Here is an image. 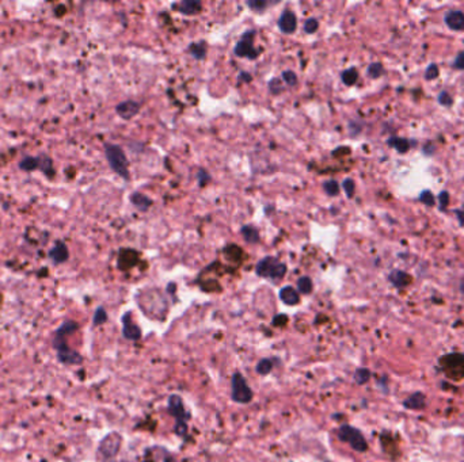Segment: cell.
Here are the masks:
<instances>
[{
  "mask_svg": "<svg viewBox=\"0 0 464 462\" xmlns=\"http://www.w3.org/2000/svg\"><path fill=\"white\" fill-rule=\"evenodd\" d=\"M444 22L451 30L461 32L464 30V12L460 10H449L445 14Z\"/></svg>",
  "mask_w": 464,
  "mask_h": 462,
  "instance_id": "8fae6325",
  "label": "cell"
},
{
  "mask_svg": "<svg viewBox=\"0 0 464 462\" xmlns=\"http://www.w3.org/2000/svg\"><path fill=\"white\" fill-rule=\"evenodd\" d=\"M167 409L173 418L175 419L174 432L181 438H186L187 435V420L190 419V412L186 411L183 405V400L179 395H170L167 400Z\"/></svg>",
  "mask_w": 464,
  "mask_h": 462,
  "instance_id": "6da1fadb",
  "label": "cell"
},
{
  "mask_svg": "<svg viewBox=\"0 0 464 462\" xmlns=\"http://www.w3.org/2000/svg\"><path fill=\"white\" fill-rule=\"evenodd\" d=\"M269 90H270V92H272V94L278 95V94H281V92L284 91V86H282V83L278 79H273V80H270Z\"/></svg>",
  "mask_w": 464,
  "mask_h": 462,
  "instance_id": "74e56055",
  "label": "cell"
},
{
  "mask_svg": "<svg viewBox=\"0 0 464 462\" xmlns=\"http://www.w3.org/2000/svg\"><path fill=\"white\" fill-rule=\"evenodd\" d=\"M282 80L285 82L286 86H289V87H294L298 84V76L295 73L294 71H284L282 72Z\"/></svg>",
  "mask_w": 464,
  "mask_h": 462,
  "instance_id": "836d02e7",
  "label": "cell"
},
{
  "mask_svg": "<svg viewBox=\"0 0 464 462\" xmlns=\"http://www.w3.org/2000/svg\"><path fill=\"white\" fill-rule=\"evenodd\" d=\"M455 213H456L457 218H459V222H460L461 225H463L464 224V210H456Z\"/></svg>",
  "mask_w": 464,
  "mask_h": 462,
  "instance_id": "bcb514c9",
  "label": "cell"
},
{
  "mask_svg": "<svg viewBox=\"0 0 464 462\" xmlns=\"http://www.w3.org/2000/svg\"><path fill=\"white\" fill-rule=\"evenodd\" d=\"M342 187H344V190H345V193L348 197L353 198L354 191H356V185H354V182L352 181V179H345L344 183H342Z\"/></svg>",
  "mask_w": 464,
  "mask_h": 462,
  "instance_id": "8d00e7d4",
  "label": "cell"
},
{
  "mask_svg": "<svg viewBox=\"0 0 464 462\" xmlns=\"http://www.w3.org/2000/svg\"><path fill=\"white\" fill-rule=\"evenodd\" d=\"M296 26H298L296 15L292 11H289V10H285L281 14V16H280V19H278V28H280V30L282 33H285V34H290V33H294L296 30Z\"/></svg>",
  "mask_w": 464,
  "mask_h": 462,
  "instance_id": "4fadbf2b",
  "label": "cell"
},
{
  "mask_svg": "<svg viewBox=\"0 0 464 462\" xmlns=\"http://www.w3.org/2000/svg\"><path fill=\"white\" fill-rule=\"evenodd\" d=\"M107 321V313L105 311V308L100 306V308H96L95 313H94V317H92V324L98 327V325H102Z\"/></svg>",
  "mask_w": 464,
  "mask_h": 462,
  "instance_id": "4dcf8cb0",
  "label": "cell"
},
{
  "mask_svg": "<svg viewBox=\"0 0 464 462\" xmlns=\"http://www.w3.org/2000/svg\"><path fill=\"white\" fill-rule=\"evenodd\" d=\"M388 279H389V282L395 286V288L403 289L411 284L412 278H411V275L406 273V271H402V270H394L393 273L389 274Z\"/></svg>",
  "mask_w": 464,
  "mask_h": 462,
  "instance_id": "ac0fdd59",
  "label": "cell"
},
{
  "mask_svg": "<svg viewBox=\"0 0 464 462\" xmlns=\"http://www.w3.org/2000/svg\"><path fill=\"white\" fill-rule=\"evenodd\" d=\"M40 163H38V158H33V156H26L19 162V168L22 171L26 172H32L34 170H38Z\"/></svg>",
  "mask_w": 464,
  "mask_h": 462,
  "instance_id": "d4e9b609",
  "label": "cell"
},
{
  "mask_svg": "<svg viewBox=\"0 0 464 462\" xmlns=\"http://www.w3.org/2000/svg\"><path fill=\"white\" fill-rule=\"evenodd\" d=\"M189 52L193 59L196 60H203L205 59L206 52H208V45L205 44V41H200V42H193L189 45Z\"/></svg>",
  "mask_w": 464,
  "mask_h": 462,
  "instance_id": "7402d4cb",
  "label": "cell"
},
{
  "mask_svg": "<svg viewBox=\"0 0 464 462\" xmlns=\"http://www.w3.org/2000/svg\"><path fill=\"white\" fill-rule=\"evenodd\" d=\"M323 190H325L327 195L335 197V195L339 194V185L335 181H327V182L323 183Z\"/></svg>",
  "mask_w": 464,
  "mask_h": 462,
  "instance_id": "1f68e13d",
  "label": "cell"
},
{
  "mask_svg": "<svg viewBox=\"0 0 464 462\" xmlns=\"http://www.w3.org/2000/svg\"><path fill=\"white\" fill-rule=\"evenodd\" d=\"M460 290H461V293H464V278L461 279V282H460Z\"/></svg>",
  "mask_w": 464,
  "mask_h": 462,
  "instance_id": "681fc988",
  "label": "cell"
},
{
  "mask_svg": "<svg viewBox=\"0 0 464 462\" xmlns=\"http://www.w3.org/2000/svg\"><path fill=\"white\" fill-rule=\"evenodd\" d=\"M437 76H438V67H437L436 64H430V65L426 68V72H425V79L433 80L436 79Z\"/></svg>",
  "mask_w": 464,
  "mask_h": 462,
  "instance_id": "f35d334b",
  "label": "cell"
},
{
  "mask_svg": "<svg viewBox=\"0 0 464 462\" xmlns=\"http://www.w3.org/2000/svg\"><path fill=\"white\" fill-rule=\"evenodd\" d=\"M105 155H106L109 166L115 174H118L121 178L129 179V162H128L127 155L124 152L121 146L115 144H105Z\"/></svg>",
  "mask_w": 464,
  "mask_h": 462,
  "instance_id": "7a4b0ae2",
  "label": "cell"
},
{
  "mask_svg": "<svg viewBox=\"0 0 464 462\" xmlns=\"http://www.w3.org/2000/svg\"><path fill=\"white\" fill-rule=\"evenodd\" d=\"M438 102H440V105H443V106L449 107V106H452L453 98L451 96V95H449V92L441 91L440 95H438Z\"/></svg>",
  "mask_w": 464,
  "mask_h": 462,
  "instance_id": "60d3db41",
  "label": "cell"
},
{
  "mask_svg": "<svg viewBox=\"0 0 464 462\" xmlns=\"http://www.w3.org/2000/svg\"><path fill=\"white\" fill-rule=\"evenodd\" d=\"M255 37V30H247L245 34L242 36V38L239 40V42L235 45L234 53L238 57H243V59L254 60L259 56V50L255 49L253 46V41Z\"/></svg>",
  "mask_w": 464,
  "mask_h": 462,
  "instance_id": "9c48e42d",
  "label": "cell"
},
{
  "mask_svg": "<svg viewBox=\"0 0 464 462\" xmlns=\"http://www.w3.org/2000/svg\"><path fill=\"white\" fill-rule=\"evenodd\" d=\"M463 356H464V354H463Z\"/></svg>",
  "mask_w": 464,
  "mask_h": 462,
  "instance_id": "f907efd6",
  "label": "cell"
},
{
  "mask_svg": "<svg viewBox=\"0 0 464 462\" xmlns=\"http://www.w3.org/2000/svg\"><path fill=\"white\" fill-rule=\"evenodd\" d=\"M78 328H79V324L75 323L74 320H67L64 321L61 325H60L57 329L55 331V335H60V336H69L72 333H75L78 331Z\"/></svg>",
  "mask_w": 464,
  "mask_h": 462,
  "instance_id": "603a6c76",
  "label": "cell"
},
{
  "mask_svg": "<svg viewBox=\"0 0 464 462\" xmlns=\"http://www.w3.org/2000/svg\"><path fill=\"white\" fill-rule=\"evenodd\" d=\"M421 201L422 203H425L426 206H434V197H433V194L429 191V190H425L421 193Z\"/></svg>",
  "mask_w": 464,
  "mask_h": 462,
  "instance_id": "ab89813d",
  "label": "cell"
},
{
  "mask_svg": "<svg viewBox=\"0 0 464 462\" xmlns=\"http://www.w3.org/2000/svg\"><path fill=\"white\" fill-rule=\"evenodd\" d=\"M341 79L344 82V84L346 86H353L358 79V72L356 68H349V69H346L341 73Z\"/></svg>",
  "mask_w": 464,
  "mask_h": 462,
  "instance_id": "4316f807",
  "label": "cell"
},
{
  "mask_svg": "<svg viewBox=\"0 0 464 462\" xmlns=\"http://www.w3.org/2000/svg\"><path fill=\"white\" fill-rule=\"evenodd\" d=\"M438 202H440L441 209H447V206L449 205V194L447 191H441L438 195Z\"/></svg>",
  "mask_w": 464,
  "mask_h": 462,
  "instance_id": "b9f144b4",
  "label": "cell"
},
{
  "mask_svg": "<svg viewBox=\"0 0 464 462\" xmlns=\"http://www.w3.org/2000/svg\"><path fill=\"white\" fill-rule=\"evenodd\" d=\"M131 202L133 203L136 209H139L140 212H145L152 206V199L148 198L147 195H144L141 193H133L131 195Z\"/></svg>",
  "mask_w": 464,
  "mask_h": 462,
  "instance_id": "ffe728a7",
  "label": "cell"
},
{
  "mask_svg": "<svg viewBox=\"0 0 464 462\" xmlns=\"http://www.w3.org/2000/svg\"><path fill=\"white\" fill-rule=\"evenodd\" d=\"M115 111L121 118L128 121V119H132L135 115L139 114L140 105L135 100H125V102H121L118 106L115 107Z\"/></svg>",
  "mask_w": 464,
  "mask_h": 462,
  "instance_id": "7c38bea8",
  "label": "cell"
},
{
  "mask_svg": "<svg viewBox=\"0 0 464 462\" xmlns=\"http://www.w3.org/2000/svg\"><path fill=\"white\" fill-rule=\"evenodd\" d=\"M313 289V284L311 278L309 277H302L299 278L298 280V290L299 293H302V294H309V293L312 292Z\"/></svg>",
  "mask_w": 464,
  "mask_h": 462,
  "instance_id": "83f0119b",
  "label": "cell"
},
{
  "mask_svg": "<svg viewBox=\"0 0 464 462\" xmlns=\"http://www.w3.org/2000/svg\"><path fill=\"white\" fill-rule=\"evenodd\" d=\"M453 68H456V69H460V71H464V52H460L457 57L453 61Z\"/></svg>",
  "mask_w": 464,
  "mask_h": 462,
  "instance_id": "ee69618b",
  "label": "cell"
},
{
  "mask_svg": "<svg viewBox=\"0 0 464 462\" xmlns=\"http://www.w3.org/2000/svg\"><path fill=\"white\" fill-rule=\"evenodd\" d=\"M231 399L238 404H249L254 399V392L251 391L246 378L239 371L231 379Z\"/></svg>",
  "mask_w": 464,
  "mask_h": 462,
  "instance_id": "5b68a950",
  "label": "cell"
},
{
  "mask_svg": "<svg viewBox=\"0 0 464 462\" xmlns=\"http://www.w3.org/2000/svg\"><path fill=\"white\" fill-rule=\"evenodd\" d=\"M246 4L250 8L255 10V11H262V10H265L270 3H267L265 0H249Z\"/></svg>",
  "mask_w": 464,
  "mask_h": 462,
  "instance_id": "e575fe53",
  "label": "cell"
},
{
  "mask_svg": "<svg viewBox=\"0 0 464 462\" xmlns=\"http://www.w3.org/2000/svg\"><path fill=\"white\" fill-rule=\"evenodd\" d=\"M258 374L261 375H266L269 374L270 371L273 370V364H272V361L267 360V358H263L257 364V368H255Z\"/></svg>",
  "mask_w": 464,
  "mask_h": 462,
  "instance_id": "f546056e",
  "label": "cell"
},
{
  "mask_svg": "<svg viewBox=\"0 0 464 462\" xmlns=\"http://www.w3.org/2000/svg\"><path fill=\"white\" fill-rule=\"evenodd\" d=\"M440 365L449 378L457 381L464 377V356L461 354L452 352L444 355L440 360Z\"/></svg>",
  "mask_w": 464,
  "mask_h": 462,
  "instance_id": "ba28073f",
  "label": "cell"
},
{
  "mask_svg": "<svg viewBox=\"0 0 464 462\" xmlns=\"http://www.w3.org/2000/svg\"><path fill=\"white\" fill-rule=\"evenodd\" d=\"M53 347L57 351V358L64 365H80L83 362V356L79 352L68 347L67 336H53Z\"/></svg>",
  "mask_w": 464,
  "mask_h": 462,
  "instance_id": "52a82bcc",
  "label": "cell"
},
{
  "mask_svg": "<svg viewBox=\"0 0 464 462\" xmlns=\"http://www.w3.org/2000/svg\"><path fill=\"white\" fill-rule=\"evenodd\" d=\"M242 235L245 237V240L250 244H257L259 241V232L255 226L253 225H245L242 228Z\"/></svg>",
  "mask_w": 464,
  "mask_h": 462,
  "instance_id": "cb8c5ba5",
  "label": "cell"
},
{
  "mask_svg": "<svg viewBox=\"0 0 464 462\" xmlns=\"http://www.w3.org/2000/svg\"><path fill=\"white\" fill-rule=\"evenodd\" d=\"M38 163H40V168L42 171V174L46 175L48 178H53L55 176V168H53V160L51 159V156L48 155H40L38 156Z\"/></svg>",
  "mask_w": 464,
  "mask_h": 462,
  "instance_id": "44dd1931",
  "label": "cell"
},
{
  "mask_svg": "<svg viewBox=\"0 0 464 462\" xmlns=\"http://www.w3.org/2000/svg\"><path fill=\"white\" fill-rule=\"evenodd\" d=\"M123 443V437L118 432H110L100 442L98 446V457L101 462H113L118 454Z\"/></svg>",
  "mask_w": 464,
  "mask_h": 462,
  "instance_id": "8992f818",
  "label": "cell"
},
{
  "mask_svg": "<svg viewBox=\"0 0 464 462\" xmlns=\"http://www.w3.org/2000/svg\"><path fill=\"white\" fill-rule=\"evenodd\" d=\"M175 8H178V11L183 15H197L201 12L203 4L199 0H183L179 4H175Z\"/></svg>",
  "mask_w": 464,
  "mask_h": 462,
  "instance_id": "e0dca14e",
  "label": "cell"
},
{
  "mask_svg": "<svg viewBox=\"0 0 464 462\" xmlns=\"http://www.w3.org/2000/svg\"><path fill=\"white\" fill-rule=\"evenodd\" d=\"M388 145L395 148L399 153H406L410 149V142L406 139H399V137H391L388 140Z\"/></svg>",
  "mask_w": 464,
  "mask_h": 462,
  "instance_id": "484cf974",
  "label": "cell"
},
{
  "mask_svg": "<svg viewBox=\"0 0 464 462\" xmlns=\"http://www.w3.org/2000/svg\"><path fill=\"white\" fill-rule=\"evenodd\" d=\"M403 407L406 409H412V411L424 409L426 407V396L422 392H416L403 401Z\"/></svg>",
  "mask_w": 464,
  "mask_h": 462,
  "instance_id": "9a60e30c",
  "label": "cell"
},
{
  "mask_svg": "<svg viewBox=\"0 0 464 462\" xmlns=\"http://www.w3.org/2000/svg\"><path fill=\"white\" fill-rule=\"evenodd\" d=\"M318 28H319V22L315 18H309V19L306 20V23H304V32L307 34L315 33L318 30Z\"/></svg>",
  "mask_w": 464,
  "mask_h": 462,
  "instance_id": "d590c367",
  "label": "cell"
},
{
  "mask_svg": "<svg viewBox=\"0 0 464 462\" xmlns=\"http://www.w3.org/2000/svg\"><path fill=\"white\" fill-rule=\"evenodd\" d=\"M49 258L55 265H61L64 262H67L68 258H69V251H68L67 244L63 241H57L53 245V248L49 251Z\"/></svg>",
  "mask_w": 464,
  "mask_h": 462,
  "instance_id": "5bb4252c",
  "label": "cell"
},
{
  "mask_svg": "<svg viewBox=\"0 0 464 462\" xmlns=\"http://www.w3.org/2000/svg\"><path fill=\"white\" fill-rule=\"evenodd\" d=\"M123 336L128 340H139L141 338V329L132 320V313L127 312L123 316Z\"/></svg>",
  "mask_w": 464,
  "mask_h": 462,
  "instance_id": "30bf717a",
  "label": "cell"
},
{
  "mask_svg": "<svg viewBox=\"0 0 464 462\" xmlns=\"http://www.w3.org/2000/svg\"><path fill=\"white\" fill-rule=\"evenodd\" d=\"M239 79L245 80V82H251V76L249 75V73H246V72H242V73L239 75Z\"/></svg>",
  "mask_w": 464,
  "mask_h": 462,
  "instance_id": "7dc6e473",
  "label": "cell"
},
{
  "mask_svg": "<svg viewBox=\"0 0 464 462\" xmlns=\"http://www.w3.org/2000/svg\"><path fill=\"white\" fill-rule=\"evenodd\" d=\"M371 379V370L367 368H360L356 370L354 373V381L358 383V385H364Z\"/></svg>",
  "mask_w": 464,
  "mask_h": 462,
  "instance_id": "f1b7e54d",
  "label": "cell"
},
{
  "mask_svg": "<svg viewBox=\"0 0 464 462\" xmlns=\"http://www.w3.org/2000/svg\"><path fill=\"white\" fill-rule=\"evenodd\" d=\"M288 323V316L286 315H277V316H274L273 319V325L276 327H282V325H285Z\"/></svg>",
  "mask_w": 464,
  "mask_h": 462,
  "instance_id": "7bdbcfd3",
  "label": "cell"
},
{
  "mask_svg": "<svg viewBox=\"0 0 464 462\" xmlns=\"http://www.w3.org/2000/svg\"><path fill=\"white\" fill-rule=\"evenodd\" d=\"M280 298H281L284 304L289 305V306L299 304V301H300V296H299L298 290L292 288V286H284L280 290Z\"/></svg>",
  "mask_w": 464,
  "mask_h": 462,
  "instance_id": "d6986e66",
  "label": "cell"
},
{
  "mask_svg": "<svg viewBox=\"0 0 464 462\" xmlns=\"http://www.w3.org/2000/svg\"><path fill=\"white\" fill-rule=\"evenodd\" d=\"M139 259V253L135 249H123L119 252L118 256V267L121 270H128L136 265V262Z\"/></svg>",
  "mask_w": 464,
  "mask_h": 462,
  "instance_id": "2e32d148",
  "label": "cell"
},
{
  "mask_svg": "<svg viewBox=\"0 0 464 462\" xmlns=\"http://www.w3.org/2000/svg\"><path fill=\"white\" fill-rule=\"evenodd\" d=\"M199 181H200V185L205 186V183H208L210 181V176L206 174L204 170H200L199 171Z\"/></svg>",
  "mask_w": 464,
  "mask_h": 462,
  "instance_id": "f6af8a7d",
  "label": "cell"
},
{
  "mask_svg": "<svg viewBox=\"0 0 464 462\" xmlns=\"http://www.w3.org/2000/svg\"><path fill=\"white\" fill-rule=\"evenodd\" d=\"M163 462H178V461H177L175 458H173L171 455H167V457L164 458V461H163Z\"/></svg>",
  "mask_w": 464,
  "mask_h": 462,
  "instance_id": "c3c4849f",
  "label": "cell"
},
{
  "mask_svg": "<svg viewBox=\"0 0 464 462\" xmlns=\"http://www.w3.org/2000/svg\"><path fill=\"white\" fill-rule=\"evenodd\" d=\"M383 72H384V69H383V65H381L380 63H373L368 67V71H367V73H368L369 78H372V79H377V78H380V76L383 75Z\"/></svg>",
  "mask_w": 464,
  "mask_h": 462,
  "instance_id": "d6a6232c",
  "label": "cell"
},
{
  "mask_svg": "<svg viewBox=\"0 0 464 462\" xmlns=\"http://www.w3.org/2000/svg\"><path fill=\"white\" fill-rule=\"evenodd\" d=\"M255 273L258 277L267 278L272 280H280L286 274V265L273 256H266L257 263Z\"/></svg>",
  "mask_w": 464,
  "mask_h": 462,
  "instance_id": "3957f363",
  "label": "cell"
},
{
  "mask_svg": "<svg viewBox=\"0 0 464 462\" xmlns=\"http://www.w3.org/2000/svg\"><path fill=\"white\" fill-rule=\"evenodd\" d=\"M338 438L342 442L348 443L353 450L358 451V453H364L368 450V442L364 438V435L358 428L349 424H342L338 428Z\"/></svg>",
  "mask_w": 464,
  "mask_h": 462,
  "instance_id": "277c9868",
  "label": "cell"
}]
</instances>
